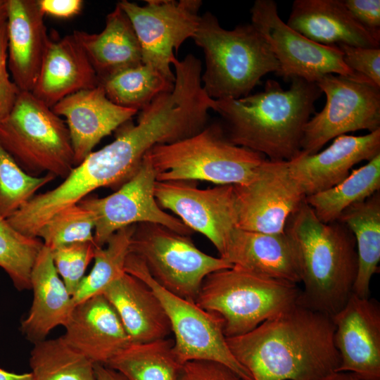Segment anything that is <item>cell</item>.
Masks as SVG:
<instances>
[{
  "label": "cell",
  "instance_id": "cell-1",
  "mask_svg": "<svg viewBox=\"0 0 380 380\" xmlns=\"http://www.w3.org/2000/svg\"><path fill=\"white\" fill-rule=\"evenodd\" d=\"M334 331L331 317L297 303L226 340L253 380H316L340 365Z\"/></svg>",
  "mask_w": 380,
  "mask_h": 380
},
{
  "label": "cell",
  "instance_id": "cell-2",
  "mask_svg": "<svg viewBox=\"0 0 380 380\" xmlns=\"http://www.w3.org/2000/svg\"><path fill=\"white\" fill-rule=\"evenodd\" d=\"M290 81L288 90L268 80L260 92L215 100L213 110L224 122L227 138L270 160L288 161L299 154L303 128L322 91L315 82Z\"/></svg>",
  "mask_w": 380,
  "mask_h": 380
},
{
  "label": "cell",
  "instance_id": "cell-3",
  "mask_svg": "<svg viewBox=\"0 0 380 380\" xmlns=\"http://www.w3.org/2000/svg\"><path fill=\"white\" fill-rule=\"evenodd\" d=\"M336 222H322L304 200L284 230L303 285L297 303L331 317L353 293L357 270L355 238Z\"/></svg>",
  "mask_w": 380,
  "mask_h": 380
},
{
  "label": "cell",
  "instance_id": "cell-4",
  "mask_svg": "<svg viewBox=\"0 0 380 380\" xmlns=\"http://www.w3.org/2000/svg\"><path fill=\"white\" fill-rule=\"evenodd\" d=\"M192 39L203 51L202 85L214 100L246 96L263 76L279 70L267 43L251 23L226 30L208 11L201 15Z\"/></svg>",
  "mask_w": 380,
  "mask_h": 380
},
{
  "label": "cell",
  "instance_id": "cell-5",
  "mask_svg": "<svg viewBox=\"0 0 380 380\" xmlns=\"http://www.w3.org/2000/svg\"><path fill=\"white\" fill-rule=\"evenodd\" d=\"M146 156L158 182L202 180L218 185L246 184L266 159L231 142L219 125H206L187 138L156 145Z\"/></svg>",
  "mask_w": 380,
  "mask_h": 380
},
{
  "label": "cell",
  "instance_id": "cell-6",
  "mask_svg": "<svg viewBox=\"0 0 380 380\" xmlns=\"http://www.w3.org/2000/svg\"><path fill=\"white\" fill-rule=\"evenodd\" d=\"M300 293L298 284L233 266L208 274L195 303L222 319L229 338L245 334L297 304Z\"/></svg>",
  "mask_w": 380,
  "mask_h": 380
},
{
  "label": "cell",
  "instance_id": "cell-7",
  "mask_svg": "<svg viewBox=\"0 0 380 380\" xmlns=\"http://www.w3.org/2000/svg\"><path fill=\"white\" fill-rule=\"evenodd\" d=\"M0 144L28 175L65 179L75 167L64 120L31 91H20L0 122Z\"/></svg>",
  "mask_w": 380,
  "mask_h": 380
},
{
  "label": "cell",
  "instance_id": "cell-8",
  "mask_svg": "<svg viewBox=\"0 0 380 380\" xmlns=\"http://www.w3.org/2000/svg\"><path fill=\"white\" fill-rule=\"evenodd\" d=\"M129 250L144 262L160 286L194 302L208 274L233 267L198 249L189 236L153 223L136 224Z\"/></svg>",
  "mask_w": 380,
  "mask_h": 380
},
{
  "label": "cell",
  "instance_id": "cell-9",
  "mask_svg": "<svg viewBox=\"0 0 380 380\" xmlns=\"http://www.w3.org/2000/svg\"><path fill=\"white\" fill-rule=\"evenodd\" d=\"M125 272L148 285L161 302L174 334V352L179 362L208 360L224 364L243 380H253L230 351L223 331L222 319L207 312L195 302L179 297L160 286L144 262L129 253Z\"/></svg>",
  "mask_w": 380,
  "mask_h": 380
},
{
  "label": "cell",
  "instance_id": "cell-10",
  "mask_svg": "<svg viewBox=\"0 0 380 380\" xmlns=\"http://www.w3.org/2000/svg\"><path fill=\"white\" fill-rule=\"evenodd\" d=\"M317 85L326 96L324 108L305 124L300 153L312 155L347 132L380 129V87L362 76L327 74Z\"/></svg>",
  "mask_w": 380,
  "mask_h": 380
},
{
  "label": "cell",
  "instance_id": "cell-11",
  "mask_svg": "<svg viewBox=\"0 0 380 380\" xmlns=\"http://www.w3.org/2000/svg\"><path fill=\"white\" fill-rule=\"evenodd\" d=\"M251 24L267 43L279 63L277 75L285 81L298 77L316 83L327 74L361 76L343 62L337 46L317 44L287 25L273 0H256L251 8Z\"/></svg>",
  "mask_w": 380,
  "mask_h": 380
},
{
  "label": "cell",
  "instance_id": "cell-12",
  "mask_svg": "<svg viewBox=\"0 0 380 380\" xmlns=\"http://www.w3.org/2000/svg\"><path fill=\"white\" fill-rule=\"evenodd\" d=\"M145 6L122 0L117 4L129 18L139 42L142 63L175 79L170 64L180 46L192 38L200 17L201 0H148Z\"/></svg>",
  "mask_w": 380,
  "mask_h": 380
},
{
  "label": "cell",
  "instance_id": "cell-13",
  "mask_svg": "<svg viewBox=\"0 0 380 380\" xmlns=\"http://www.w3.org/2000/svg\"><path fill=\"white\" fill-rule=\"evenodd\" d=\"M156 182L154 169L146 153L134 174L115 192L103 198L85 197L78 202L94 215L96 246L103 247L118 230L139 223L160 224L185 236L194 233L159 206L154 196Z\"/></svg>",
  "mask_w": 380,
  "mask_h": 380
},
{
  "label": "cell",
  "instance_id": "cell-14",
  "mask_svg": "<svg viewBox=\"0 0 380 380\" xmlns=\"http://www.w3.org/2000/svg\"><path fill=\"white\" fill-rule=\"evenodd\" d=\"M233 186L237 228L250 232L284 233L305 198L285 160L265 159L248 182Z\"/></svg>",
  "mask_w": 380,
  "mask_h": 380
},
{
  "label": "cell",
  "instance_id": "cell-15",
  "mask_svg": "<svg viewBox=\"0 0 380 380\" xmlns=\"http://www.w3.org/2000/svg\"><path fill=\"white\" fill-rule=\"evenodd\" d=\"M190 182L156 181V200L160 208L172 211L194 232L208 238L220 256L237 228L234 186L199 189Z\"/></svg>",
  "mask_w": 380,
  "mask_h": 380
},
{
  "label": "cell",
  "instance_id": "cell-16",
  "mask_svg": "<svg viewBox=\"0 0 380 380\" xmlns=\"http://www.w3.org/2000/svg\"><path fill=\"white\" fill-rule=\"evenodd\" d=\"M334 344L340 355L336 371L362 380H380V305L353 293L332 317Z\"/></svg>",
  "mask_w": 380,
  "mask_h": 380
},
{
  "label": "cell",
  "instance_id": "cell-17",
  "mask_svg": "<svg viewBox=\"0 0 380 380\" xmlns=\"http://www.w3.org/2000/svg\"><path fill=\"white\" fill-rule=\"evenodd\" d=\"M380 153V129L363 136L343 134L324 150L299 153L287 161L305 196L329 189L344 180L357 163Z\"/></svg>",
  "mask_w": 380,
  "mask_h": 380
},
{
  "label": "cell",
  "instance_id": "cell-18",
  "mask_svg": "<svg viewBox=\"0 0 380 380\" xmlns=\"http://www.w3.org/2000/svg\"><path fill=\"white\" fill-rule=\"evenodd\" d=\"M51 109L60 117L65 118L75 166L92 152L103 137L128 122L138 112L113 103L100 85L74 93Z\"/></svg>",
  "mask_w": 380,
  "mask_h": 380
},
{
  "label": "cell",
  "instance_id": "cell-19",
  "mask_svg": "<svg viewBox=\"0 0 380 380\" xmlns=\"http://www.w3.org/2000/svg\"><path fill=\"white\" fill-rule=\"evenodd\" d=\"M65 342L94 364L106 365L132 343L115 309L103 294L75 304L64 326Z\"/></svg>",
  "mask_w": 380,
  "mask_h": 380
},
{
  "label": "cell",
  "instance_id": "cell-20",
  "mask_svg": "<svg viewBox=\"0 0 380 380\" xmlns=\"http://www.w3.org/2000/svg\"><path fill=\"white\" fill-rule=\"evenodd\" d=\"M8 68L20 91L37 82L50 39L37 0H7Z\"/></svg>",
  "mask_w": 380,
  "mask_h": 380
},
{
  "label": "cell",
  "instance_id": "cell-21",
  "mask_svg": "<svg viewBox=\"0 0 380 380\" xmlns=\"http://www.w3.org/2000/svg\"><path fill=\"white\" fill-rule=\"evenodd\" d=\"M286 24L322 45L380 47V38L355 20L343 0H295Z\"/></svg>",
  "mask_w": 380,
  "mask_h": 380
},
{
  "label": "cell",
  "instance_id": "cell-22",
  "mask_svg": "<svg viewBox=\"0 0 380 380\" xmlns=\"http://www.w3.org/2000/svg\"><path fill=\"white\" fill-rule=\"evenodd\" d=\"M99 84L93 66L72 34L49 40L32 93L52 108L64 98Z\"/></svg>",
  "mask_w": 380,
  "mask_h": 380
},
{
  "label": "cell",
  "instance_id": "cell-23",
  "mask_svg": "<svg viewBox=\"0 0 380 380\" xmlns=\"http://www.w3.org/2000/svg\"><path fill=\"white\" fill-rule=\"evenodd\" d=\"M102 294L116 311L132 343L165 338L172 331L159 298L134 276L125 272Z\"/></svg>",
  "mask_w": 380,
  "mask_h": 380
},
{
  "label": "cell",
  "instance_id": "cell-24",
  "mask_svg": "<svg viewBox=\"0 0 380 380\" xmlns=\"http://www.w3.org/2000/svg\"><path fill=\"white\" fill-rule=\"evenodd\" d=\"M30 286L32 303L20 331L34 344L46 339L56 327H64L75 303L56 271L51 250L44 245L32 267Z\"/></svg>",
  "mask_w": 380,
  "mask_h": 380
},
{
  "label": "cell",
  "instance_id": "cell-25",
  "mask_svg": "<svg viewBox=\"0 0 380 380\" xmlns=\"http://www.w3.org/2000/svg\"><path fill=\"white\" fill-rule=\"evenodd\" d=\"M233 266L279 280L300 283L290 241L282 234L236 228L220 256Z\"/></svg>",
  "mask_w": 380,
  "mask_h": 380
},
{
  "label": "cell",
  "instance_id": "cell-26",
  "mask_svg": "<svg viewBox=\"0 0 380 380\" xmlns=\"http://www.w3.org/2000/svg\"><path fill=\"white\" fill-rule=\"evenodd\" d=\"M73 35L84 49L100 80L120 70L142 63L139 42L132 25L116 4L99 34L75 30Z\"/></svg>",
  "mask_w": 380,
  "mask_h": 380
},
{
  "label": "cell",
  "instance_id": "cell-27",
  "mask_svg": "<svg viewBox=\"0 0 380 380\" xmlns=\"http://www.w3.org/2000/svg\"><path fill=\"white\" fill-rule=\"evenodd\" d=\"M338 220L353 234L357 246V270L353 291L360 297H369L370 282L380 261L379 194L351 205Z\"/></svg>",
  "mask_w": 380,
  "mask_h": 380
},
{
  "label": "cell",
  "instance_id": "cell-28",
  "mask_svg": "<svg viewBox=\"0 0 380 380\" xmlns=\"http://www.w3.org/2000/svg\"><path fill=\"white\" fill-rule=\"evenodd\" d=\"M380 189V153L351 173L337 185L305 197V201L324 223L338 220L351 205L362 202Z\"/></svg>",
  "mask_w": 380,
  "mask_h": 380
},
{
  "label": "cell",
  "instance_id": "cell-29",
  "mask_svg": "<svg viewBox=\"0 0 380 380\" xmlns=\"http://www.w3.org/2000/svg\"><path fill=\"white\" fill-rule=\"evenodd\" d=\"M174 340L130 343L106 365L126 380H177L182 364L174 352Z\"/></svg>",
  "mask_w": 380,
  "mask_h": 380
},
{
  "label": "cell",
  "instance_id": "cell-30",
  "mask_svg": "<svg viewBox=\"0 0 380 380\" xmlns=\"http://www.w3.org/2000/svg\"><path fill=\"white\" fill-rule=\"evenodd\" d=\"M175 82L142 63L100 80L99 85L115 104L139 111L160 94L172 91Z\"/></svg>",
  "mask_w": 380,
  "mask_h": 380
},
{
  "label": "cell",
  "instance_id": "cell-31",
  "mask_svg": "<svg viewBox=\"0 0 380 380\" xmlns=\"http://www.w3.org/2000/svg\"><path fill=\"white\" fill-rule=\"evenodd\" d=\"M29 363L32 380H97L94 363L62 336L34 343Z\"/></svg>",
  "mask_w": 380,
  "mask_h": 380
},
{
  "label": "cell",
  "instance_id": "cell-32",
  "mask_svg": "<svg viewBox=\"0 0 380 380\" xmlns=\"http://www.w3.org/2000/svg\"><path fill=\"white\" fill-rule=\"evenodd\" d=\"M135 226L133 224L118 230L103 247L96 246L93 268L82 279L72 296L75 304L102 294L109 284L125 272V261L130 253L131 239Z\"/></svg>",
  "mask_w": 380,
  "mask_h": 380
},
{
  "label": "cell",
  "instance_id": "cell-33",
  "mask_svg": "<svg viewBox=\"0 0 380 380\" xmlns=\"http://www.w3.org/2000/svg\"><path fill=\"white\" fill-rule=\"evenodd\" d=\"M42 247L39 238L22 234L0 215V267L18 291L31 289V272Z\"/></svg>",
  "mask_w": 380,
  "mask_h": 380
},
{
  "label": "cell",
  "instance_id": "cell-34",
  "mask_svg": "<svg viewBox=\"0 0 380 380\" xmlns=\"http://www.w3.org/2000/svg\"><path fill=\"white\" fill-rule=\"evenodd\" d=\"M55 178L52 174L28 175L0 144V215L8 218Z\"/></svg>",
  "mask_w": 380,
  "mask_h": 380
},
{
  "label": "cell",
  "instance_id": "cell-35",
  "mask_svg": "<svg viewBox=\"0 0 380 380\" xmlns=\"http://www.w3.org/2000/svg\"><path fill=\"white\" fill-rule=\"evenodd\" d=\"M95 226L94 213L77 203L54 214L42 226L37 237L51 251L75 243H94Z\"/></svg>",
  "mask_w": 380,
  "mask_h": 380
},
{
  "label": "cell",
  "instance_id": "cell-36",
  "mask_svg": "<svg viewBox=\"0 0 380 380\" xmlns=\"http://www.w3.org/2000/svg\"><path fill=\"white\" fill-rule=\"evenodd\" d=\"M96 246L93 242L75 243L52 250L56 271L68 292L73 296L89 264L94 259Z\"/></svg>",
  "mask_w": 380,
  "mask_h": 380
},
{
  "label": "cell",
  "instance_id": "cell-37",
  "mask_svg": "<svg viewBox=\"0 0 380 380\" xmlns=\"http://www.w3.org/2000/svg\"><path fill=\"white\" fill-rule=\"evenodd\" d=\"M337 46L343 53L344 63L352 71L380 87V47H360L346 44Z\"/></svg>",
  "mask_w": 380,
  "mask_h": 380
},
{
  "label": "cell",
  "instance_id": "cell-38",
  "mask_svg": "<svg viewBox=\"0 0 380 380\" xmlns=\"http://www.w3.org/2000/svg\"><path fill=\"white\" fill-rule=\"evenodd\" d=\"M177 380H243L223 363L208 360H193L182 364Z\"/></svg>",
  "mask_w": 380,
  "mask_h": 380
},
{
  "label": "cell",
  "instance_id": "cell-39",
  "mask_svg": "<svg viewBox=\"0 0 380 380\" xmlns=\"http://www.w3.org/2000/svg\"><path fill=\"white\" fill-rule=\"evenodd\" d=\"M7 44L6 21L0 25V122L11 112L20 92L8 72Z\"/></svg>",
  "mask_w": 380,
  "mask_h": 380
},
{
  "label": "cell",
  "instance_id": "cell-40",
  "mask_svg": "<svg viewBox=\"0 0 380 380\" xmlns=\"http://www.w3.org/2000/svg\"><path fill=\"white\" fill-rule=\"evenodd\" d=\"M355 20L365 28L380 38V1L343 0Z\"/></svg>",
  "mask_w": 380,
  "mask_h": 380
},
{
  "label": "cell",
  "instance_id": "cell-41",
  "mask_svg": "<svg viewBox=\"0 0 380 380\" xmlns=\"http://www.w3.org/2000/svg\"><path fill=\"white\" fill-rule=\"evenodd\" d=\"M45 15L59 18H70L80 13L83 6L81 0H37Z\"/></svg>",
  "mask_w": 380,
  "mask_h": 380
},
{
  "label": "cell",
  "instance_id": "cell-42",
  "mask_svg": "<svg viewBox=\"0 0 380 380\" xmlns=\"http://www.w3.org/2000/svg\"><path fill=\"white\" fill-rule=\"evenodd\" d=\"M97 380H126L115 370L101 364H94Z\"/></svg>",
  "mask_w": 380,
  "mask_h": 380
},
{
  "label": "cell",
  "instance_id": "cell-43",
  "mask_svg": "<svg viewBox=\"0 0 380 380\" xmlns=\"http://www.w3.org/2000/svg\"><path fill=\"white\" fill-rule=\"evenodd\" d=\"M316 380H362L355 374L348 372L334 371Z\"/></svg>",
  "mask_w": 380,
  "mask_h": 380
},
{
  "label": "cell",
  "instance_id": "cell-44",
  "mask_svg": "<svg viewBox=\"0 0 380 380\" xmlns=\"http://www.w3.org/2000/svg\"><path fill=\"white\" fill-rule=\"evenodd\" d=\"M0 380H32V376L30 372L15 374L0 368Z\"/></svg>",
  "mask_w": 380,
  "mask_h": 380
},
{
  "label": "cell",
  "instance_id": "cell-45",
  "mask_svg": "<svg viewBox=\"0 0 380 380\" xmlns=\"http://www.w3.org/2000/svg\"><path fill=\"white\" fill-rule=\"evenodd\" d=\"M8 13L7 0H0V25L6 21Z\"/></svg>",
  "mask_w": 380,
  "mask_h": 380
}]
</instances>
